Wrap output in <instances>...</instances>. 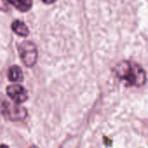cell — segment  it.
I'll use <instances>...</instances> for the list:
<instances>
[{
    "label": "cell",
    "instance_id": "cell-1",
    "mask_svg": "<svg viewBox=\"0 0 148 148\" xmlns=\"http://www.w3.org/2000/svg\"><path fill=\"white\" fill-rule=\"evenodd\" d=\"M114 73L127 87H141L147 82L146 71L138 63L123 61L113 69Z\"/></svg>",
    "mask_w": 148,
    "mask_h": 148
},
{
    "label": "cell",
    "instance_id": "cell-2",
    "mask_svg": "<svg viewBox=\"0 0 148 148\" xmlns=\"http://www.w3.org/2000/svg\"><path fill=\"white\" fill-rule=\"evenodd\" d=\"M0 114L5 120L16 122L25 120L28 115V111L23 107L18 106V104L10 103L0 93Z\"/></svg>",
    "mask_w": 148,
    "mask_h": 148
},
{
    "label": "cell",
    "instance_id": "cell-3",
    "mask_svg": "<svg viewBox=\"0 0 148 148\" xmlns=\"http://www.w3.org/2000/svg\"><path fill=\"white\" fill-rule=\"evenodd\" d=\"M18 53L23 63L28 67L31 68L35 66L37 61V49L34 42L30 41H24L21 42L18 46Z\"/></svg>",
    "mask_w": 148,
    "mask_h": 148
},
{
    "label": "cell",
    "instance_id": "cell-4",
    "mask_svg": "<svg viewBox=\"0 0 148 148\" xmlns=\"http://www.w3.org/2000/svg\"><path fill=\"white\" fill-rule=\"evenodd\" d=\"M7 95L14 101L16 104H21L27 101L28 93L27 90L19 84L9 85L6 88Z\"/></svg>",
    "mask_w": 148,
    "mask_h": 148
},
{
    "label": "cell",
    "instance_id": "cell-5",
    "mask_svg": "<svg viewBox=\"0 0 148 148\" xmlns=\"http://www.w3.org/2000/svg\"><path fill=\"white\" fill-rule=\"evenodd\" d=\"M8 78L12 82H22L23 81V73L22 69L17 65L11 66L8 70Z\"/></svg>",
    "mask_w": 148,
    "mask_h": 148
},
{
    "label": "cell",
    "instance_id": "cell-6",
    "mask_svg": "<svg viewBox=\"0 0 148 148\" xmlns=\"http://www.w3.org/2000/svg\"><path fill=\"white\" fill-rule=\"evenodd\" d=\"M6 1L8 3L12 4L17 10L21 12L29 11L33 5L32 0H6Z\"/></svg>",
    "mask_w": 148,
    "mask_h": 148
},
{
    "label": "cell",
    "instance_id": "cell-7",
    "mask_svg": "<svg viewBox=\"0 0 148 148\" xmlns=\"http://www.w3.org/2000/svg\"><path fill=\"white\" fill-rule=\"evenodd\" d=\"M11 29L17 36H23V37L27 36L29 33V28L27 27V25L23 22L19 21V20H16L12 23Z\"/></svg>",
    "mask_w": 148,
    "mask_h": 148
},
{
    "label": "cell",
    "instance_id": "cell-8",
    "mask_svg": "<svg viewBox=\"0 0 148 148\" xmlns=\"http://www.w3.org/2000/svg\"><path fill=\"white\" fill-rule=\"evenodd\" d=\"M80 144V138L78 136H71L68 138L59 148H78Z\"/></svg>",
    "mask_w": 148,
    "mask_h": 148
},
{
    "label": "cell",
    "instance_id": "cell-9",
    "mask_svg": "<svg viewBox=\"0 0 148 148\" xmlns=\"http://www.w3.org/2000/svg\"><path fill=\"white\" fill-rule=\"evenodd\" d=\"M44 3H47V4H51L53 3H55L56 0H42Z\"/></svg>",
    "mask_w": 148,
    "mask_h": 148
},
{
    "label": "cell",
    "instance_id": "cell-10",
    "mask_svg": "<svg viewBox=\"0 0 148 148\" xmlns=\"http://www.w3.org/2000/svg\"><path fill=\"white\" fill-rule=\"evenodd\" d=\"M0 148H10L7 145H4V144H2L0 145Z\"/></svg>",
    "mask_w": 148,
    "mask_h": 148
},
{
    "label": "cell",
    "instance_id": "cell-11",
    "mask_svg": "<svg viewBox=\"0 0 148 148\" xmlns=\"http://www.w3.org/2000/svg\"><path fill=\"white\" fill-rule=\"evenodd\" d=\"M29 148H39L38 147H36V146H35V145H32V146H30Z\"/></svg>",
    "mask_w": 148,
    "mask_h": 148
}]
</instances>
